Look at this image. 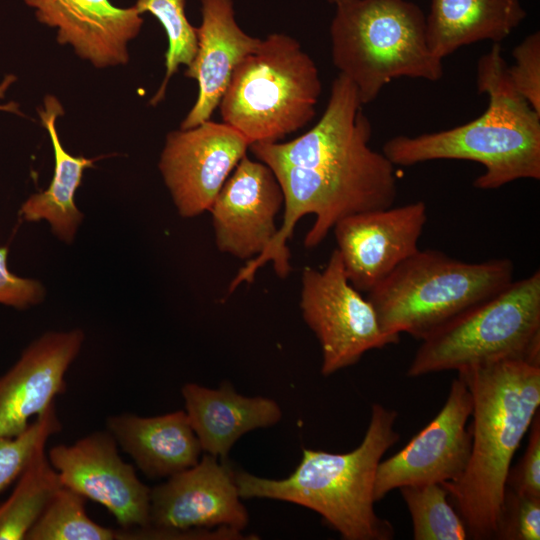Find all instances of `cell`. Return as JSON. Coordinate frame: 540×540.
<instances>
[{
  "label": "cell",
  "instance_id": "1",
  "mask_svg": "<svg viewBox=\"0 0 540 540\" xmlns=\"http://www.w3.org/2000/svg\"><path fill=\"white\" fill-rule=\"evenodd\" d=\"M362 107L353 83L338 74L325 110L310 130L290 141L249 146L282 188L283 221L274 240L278 246L287 243L305 215H315L304 238L311 249L343 218L394 205L395 166L371 148L372 127Z\"/></svg>",
  "mask_w": 540,
  "mask_h": 540
},
{
  "label": "cell",
  "instance_id": "2",
  "mask_svg": "<svg viewBox=\"0 0 540 540\" xmlns=\"http://www.w3.org/2000/svg\"><path fill=\"white\" fill-rule=\"evenodd\" d=\"M472 400L471 453L463 474L442 484L468 536H497L512 459L540 406V365L505 359L461 369Z\"/></svg>",
  "mask_w": 540,
  "mask_h": 540
},
{
  "label": "cell",
  "instance_id": "3",
  "mask_svg": "<svg viewBox=\"0 0 540 540\" xmlns=\"http://www.w3.org/2000/svg\"><path fill=\"white\" fill-rule=\"evenodd\" d=\"M477 88L488 97L480 116L447 130L392 137L382 153L394 166L443 159L477 162L484 172L473 185L481 190L539 180L540 114L512 86L499 43L478 60Z\"/></svg>",
  "mask_w": 540,
  "mask_h": 540
},
{
  "label": "cell",
  "instance_id": "4",
  "mask_svg": "<svg viewBox=\"0 0 540 540\" xmlns=\"http://www.w3.org/2000/svg\"><path fill=\"white\" fill-rule=\"evenodd\" d=\"M397 412L374 403L361 444L348 453L303 450L302 459L285 479L235 473L241 498H269L307 507L346 540H390L391 523L375 510L374 484L378 465L399 439Z\"/></svg>",
  "mask_w": 540,
  "mask_h": 540
},
{
  "label": "cell",
  "instance_id": "5",
  "mask_svg": "<svg viewBox=\"0 0 540 540\" xmlns=\"http://www.w3.org/2000/svg\"><path fill=\"white\" fill-rule=\"evenodd\" d=\"M335 7L329 29L332 62L353 83L362 105L394 79L442 78V59L430 50L425 15L414 3L351 0Z\"/></svg>",
  "mask_w": 540,
  "mask_h": 540
},
{
  "label": "cell",
  "instance_id": "6",
  "mask_svg": "<svg viewBox=\"0 0 540 540\" xmlns=\"http://www.w3.org/2000/svg\"><path fill=\"white\" fill-rule=\"evenodd\" d=\"M514 280L510 259L466 262L438 250H418L368 292L388 334L424 339Z\"/></svg>",
  "mask_w": 540,
  "mask_h": 540
},
{
  "label": "cell",
  "instance_id": "7",
  "mask_svg": "<svg viewBox=\"0 0 540 540\" xmlns=\"http://www.w3.org/2000/svg\"><path fill=\"white\" fill-rule=\"evenodd\" d=\"M321 92L319 70L301 44L272 33L235 68L218 108L250 145L275 143L314 118Z\"/></svg>",
  "mask_w": 540,
  "mask_h": 540
},
{
  "label": "cell",
  "instance_id": "8",
  "mask_svg": "<svg viewBox=\"0 0 540 540\" xmlns=\"http://www.w3.org/2000/svg\"><path fill=\"white\" fill-rule=\"evenodd\" d=\"M505 359L540 365V271L452 318L427 337L408 377Z\"/></svg>",
  "mask_w": 540,
  "mask_h": 540
},
{
  "label": "cell",
  "instance_id": "9",
  "mask_svg": "<svg viewBox=\"0 0 540 540\" xmlns=\"http://www.w3.org/2000/svg\"><path fill=\"white\" fill-rule=\"evenodd\" d=\"M231 468L205 455L194 466L150 489L149 525L132 536L230 539L228 528L243 530L248 513Z\"/></svg>",
  "mask_w": 540,
  "mask_h": 540
},
{
  "label": "cell",
  "instance_id": "10",
  "mask_svg": "<svg viewBox=\"0 0 540 540\" xmlns=\"http://www.w3.org/2000/svg\"><path fill=\"white\" fill-rule=\"evenodd\" d=\"M300 308L321 346L324 376L400 340L383 331L372 304L349 282L337 249L322 270L303 269Z\"/></svg>",
  "mask_w": 540,
  "mask_h": 540
},
{
  "label": "cell",
  "instance_id": "11",
  "mask_svg": "<svg viewBox=\"0 0 540 540\" xmlns=\"http://www.w3.org/2000/svg\"><path fill=\"white\" fill-rule=\"evenodd\" d=\"M249 146L237 130L211 120L167 134L158 166L182 217L210 210Z\"/></svg>",
  "mask_w": 540,
  "mask_h": 540
},
{
  "label": "cell",
  "instance_id": "12",
  "mask_svg": "<svg viewBox=\"0 0 540 540\" xmlns=\"http://www.w3.org/2000/svg\"><path fill=\"white\" fill-rule=\"evenodd\" d=\"M472 412L470 391L458 375L435 418L393 456L380 461L374 497L381 500L403 486L444 484L465 471L471 453L467 422Z\"/></svg>",
  "mask_w": 540,
  "mask_h": 540
},
{
  "label": "cell",
  "instance_id": "13",
  "mask_svg": "<svg viewBox=\"0 0 540 540\" xmlns=\"http://www.w3.org/2000/svg\"><path fill=\"white\" fill-rule=\"evenodd\" d=\"M47 456L63 486L104 506L123 530L148 527L150 488L122 460L107 429L55 445Z\"/></svg>",
  "mask_w": 540,
  "mask_h": 540
},
{
  "label": "cell",
  "instance_id": "14",
  "mask_svg": "<svg viewBox=\"0 0 540 540\" xmlns=\"http://www.w3.org/2000/svg\"><path fill=\"white\" fill-rule=\"evenodd\" d=\"M427 222L423 201L356 213L334 227L337 250L349 282L369 292L416 253Z\"/></svg>",
  "mask_w": 540,
  "mask_h": 540
},
{
  "label": "cell",
  "instance_id": "15",
  "mask_svg": "<svg viewBox=\"0 0 540 540\" xmlns=\"http://www.w3.org/2000/svg\"><path fill=\"white\" fill-rule=\"evenodd\" d=\"M283 204L273 171L245 155L209 210L219 251L243 260L262 254L277 234L275 218Z\"/></svg>",
  "mask_w": 540,
  "mask_h": 540
},
{
  "label": "cell",
  "instance_id": "16",
  "mask_svg": "<svg viewBox=\"0 0 540 540\" xmlns=\"http://www.w3.org/2000/svg\"><path fill=\"white\" fill-rule=\"evenodd\" d=\"M84 340L79 329L48 332L0 376V437L22 433L65 391V374Z\"/></svg>",
  "mask_w": 540,
  "mask_h": 540
},
{
  "label": "cell",
  "instance_id": "17",
  "mask_svg": "<svg viewBox=\"0 0 540 540\" xmlns=\"http://www.w3.org/2000/svg\"><path fill=\"white\" fill-rule=\"evenodd\" d=\"M36 19L57 31V42L70 45L96 68L125 65L128 43L141 31L142 14L109 0H24Z\"/></svg>",
  "mask_w": 540,
  "mask_h": 540
},
{
  "label": "cell",
  "instance_id": "18",
  "mask_svg": "<svg viewBox=\"0 0 540 540\" xmlns=\"http://www.w3.org/2000/svg\"><path fill=\"white\" fill-rule=\"evenodd\" d=\"M200 3L202 19L196 27L197 48L184 72L197 82L198 94L180 129L210 120L235 68L261 41L239 26L233 0H200Z\"/></svg>",
  "mask_w": 540,
  "mask_h": 540
},
{
  "label": "cell",
  "instance_id": "19",
  "mask_svg": "<svg viewBox=\"0 0 540 540\" xmlns=\"http://www.w3.org/2000/svg\"><path fill=\"white\" fill-rule=\"evenodd\" d=\"M185 412L202 451L224 461L234 443L245 433L278 423L279 405L265 397H245L232 385L210 389L186 383L181 389Z\"/></svg>",
  "mask_w": 540,
  "mask_h": 540
},
{
  "label": "cell",
  "instance_id": "20",
  "mask_svg": "<svg viewBox=\"0 0 540 540\" xmlns=\"http://www.w3.org/2000/svg\"><path fill=\"white\" fill-rule=\"evenodd\" d=\"M106 429L149 478L170 477L194 466L202 451L183 410L153 417L111 415Z\"/></svg>",
  "mask_w": 540,
  "mask_h": 540
},
{
  "label": "cell",
  "instance_id": "21",
  "mask_svg": "<svg viewBox=\"0 0 540 540\" xmlns=\"http://www.w3.org/2000/svg\"><path fill=\"white\" fill-rule=\"evenodd\" d=\"M521 0H431L426 37L432 53L443 60L479 41L499 43L526 18Z\"/></svg>",
  "mask_w": 540,
  "mask_h": 540
},
{
  "label": "cell",
  "instance_id": "22",
  "mask_svg": "<svg viewBox=\"0 0 540 540\" xmlns=\"http://www.w3.org/2000/svg\"><path fill=\"white\" fill-rule=\"evenodd\" d=\"M38 113L53 146L54 174L49 187L30 196L23 203L20 213L27 221L47 220L60 239L71 242L83 218L74 202L75 192L81 183L84 170L92 167L96 159L73 156L62 146L56 120L64 114V110L55 96L46 95Z\"/></svg>",
  "mask_w": 540,
  "mask_h": 540
},
{
  "label": "cell",
  "instance_id": "23",
  "mask_svg": "<svg viewBox=\"0 0 540 540\" xmlns=\"http://www.w3.org/2000/svg\"><path fill=\"white\" fill-rule=\"evenodd\" d=\"M35 449L11 495L0 505V540H23L52 497L63 486L46 453Z\"/></svg>",
  "mask_w": 540,
  "mask_h": 540
},
{
  "label": "cell",
  "instance_id": "24",
  "mask_svg": "<svg viewBox=\"0 0 540 540\" xmlns=\"http://www.w3.org/2000/svg\"><path fill=\"white\" fill-rule=\"evenodd\" d=\"M86 498L62 486L28 531L26 540H113L120 530L94 522L86 512Z\"/></svg>",
  "mask_w": 540,
  "mask_h": 540
},
{
  "label": "cell",
  "instance_id": "25",
  "mask_svg": "<svg viewBox=\"0 0 540 540\" xmlns=\"http://www.w3.org/2000/svg\"><path fill=\"white\" fill-rule=\"evenodd\" d=\"M413 524L415 540H465L466 526L448 501L442 484L410 485L399 488Z\"/></svg>",
  "mask_w": 540,
  "mask_h": 540
},
{
  "label": "cell",
  "instance_id": "26",
  "mask_svg": "<svg viewBox=\"0 0 540 540\" xmlns=\"http://www.w3.org/2000/svg\"><path fill=\"white\" fill-rule=\"evenodd\" d=\"M134 6L140 14H152L168 39L164 79L150 100L155 106L164 99L169 80L179 67H187L193 60L197 48L196 27L186 16V0H136Z\"/></svg>",
  "mask_w": 540,
  "mask_h": 540
},
{
  "label": "cell",
  "instance_id": "27",
  "mask_svg": "<svg viewBox=\"0 0 540 540\" xmlns=\"http://www.w3.org/2000/svg\"><path fill=\"white\" fill-rule=\"evenodd\" d=\"M60 430L54 402L22 433L0 437V493L18 479L37 446Z\"/></svg>",
  "mask_w": 540,
  "mask_h": 540
},
{
  "label": "cell",
  "instance_id": "28",
  "mask_svg": "<svg viewBox=\"0 0 540 540\" xmlns=\"http://www.w3.org/2000/svg\"><path fill=\"white\" fill-rule=\"evenodd\" d=\"M508 76L516 92L540 114V34L526 36L512 52Z\"/></svg>",
  "mask_w": 540,
  "mask_h": 540
},
{
  "label": "cell",
  "instance_id": "29",
  "mask_svg": "<svg viewBox=\"0 0 540 540\" xmlns=\"http://www.w3.org/2000/svg\"><path fill=\"white\" fill-rule=\"evenodd\" d=\"M496 539L539 540L540 498L519 495L506 488Z\"/></svg>",
  "mask_w": 540,
  "mask_h": 540
},
{
  "label": "cell",
  "instance_id": "30",
  "mask_svg": "<svg viewBox=\"0 0 540 540\" xmlns=\"http://www.w3.org/2000/svg\"><path fill=\"white\" fill-rule=\"evenodd\" d=\"M528 444L519 462L508 473L506 488L532 498H540V414L529 428Z\"/></svg>",
  "mask_w": 540,
  "mask_h": 540
},
{
  "label": "cell",
  "instance_id": "31",
  "mask_svg": "<svg viewBox=\"0 0 540 540\" xmlns=\"http://www.w3.org/2000/svg\"><path fill=\"white\" fill-rule=\"evenodd\" d=\"M7 255L8 248H0V303L19 309L39 303L44 297L42 285L11 273L7 267Z\"/></svg>",
  "mask_w": 540,
  "mask_h": 540
},
{
  "label": "cell",
  "instance_id": "32",
  "mask_svg": "<svg viewBox=\"0 0 540 540\" xmlns=\"http://www.w3.org/2000/svg\"><path fill=\"white\" fill-rule=\"evenodd\" d=\"M15 80V77L13 75H8L4 78V80L0 83V99L4 97L5 92L9 88V86L13 83ZM14 103H9L7 105H0L1 110H8L10 112L17 111V107L13 106Z\"/></svg>",
  "mask_w": 540,
  "mask_h": 540
},
{
  "label": "cell",
  "instance_id": "33",
  "mask_svg": "<svg viewBox=\"0 0 540 540\" xmlns=\"http://www.w3.org/2000/svg\"><path fill=\"white\" fill-rule=\"evenodd\" d=\"M325 1L328 2L329 4L337 6L351 0H325Z\"/></svg>",
  "mask_w": 540,
  "mask_h": 540
}]
</instances>
